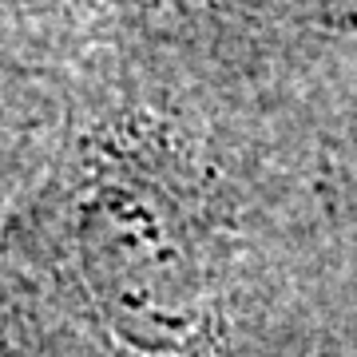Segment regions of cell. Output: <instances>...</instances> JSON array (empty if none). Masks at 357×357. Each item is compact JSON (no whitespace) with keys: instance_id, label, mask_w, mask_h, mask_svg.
<instances>
[{"instance_id":"cell-1","label":"cell","mask_w":357,"mask_h":357,"mask_svg":"<svg viewBox=\"0 0 357 357\" xmlns=\"http://www.w3.org/2000/svg\"><path fill=\"white\" fill-rule=\"evenodd\" d=\"M211 60H171L79 147L68 243L115 357H230L238 203L230 147L199 100Z\"/></svg>"},{"instance_id":"cell-2","label":"cell","mask_w":357,"mask_h":357,"mask_svg":"<svg viewBox=\"0 0 357 357\" xmlns=\"http://www.w3.org/2000/svg\"><path fill=\"white\" fill-rule=\"evenodd\" d=\"M112 20L155 56L243 64L246 56L357 36V0H56Z\"/></svg>"}]
</instances>
